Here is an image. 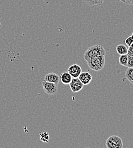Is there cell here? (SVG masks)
Wrapping results in <instances>:
<instances>
[{
	"label": "cell",
	"mask_w": 133,
	"mask_h": 148,
	"mask_svg": "<svg viewBox=\"0 0 133 148\" xmlns=\"http://www.w3.org/2000/svg\"><path fill=\"white\" fill-rule=\"evenodd\" d=\"M105 54L106 51L104 47L101 45H96L88 49L84 55V58L86 61H87L89 59L96 56H105Z\"/></svg>",
	"instance_id": "cell-1"
},
{
	"label": "cell",
	"mask_w": 133,
	"mask_h": 148,
	"mask_svg": "<svg viewBox=\"0 0 133 148\" xmlns=\"http://www.w3.org/2000/svg\"><path fill=\"white\" fill-rule=\"evenodd\" d=\"M89 67L95 71H101L105 64V56H98L91 58L87 61Z\"/></svg>",
	"instance_id": "cell-2"
},
{
	"label": "cell",
	"mask_w": 133,
	"mask_h": 148,
	"mask_svg": "<svg viewBox=\"0 0 133 148\" xmlns=\"http://www.w3.org/2000/svg\"><path fill=\"white\" fill-rule=\"evenodd\" d=\"M106 147L108 148H122L123 147L122 140L117 136H112L107 139Z\"/></svg>",
	"instance_id": "cell-3"
},
{
	"label": "cell",
	"mask_w": 133,
	"mask_h": 148,
	"mask_svg": "<svg viewBox=\"0 0 133 148\" xmlns=\"http://www.w3.org/2000/svg\"><path fill=\"white\" fill-rule=\"evenodd\" d=\"M42 87L44 92L50 95H54L57 92V84L44 80L42 83Z\"/></svg>",
	"instance_id": "cell-4"
},
{
	"label": "cell",
	"mask_w": 133,
	"mask_h": 148,
	"mask_svg": "<svg viewBox=\"0 0 133 148\" xmlns=\"http://www.w3.org/2000/svg\"><path fill=\"white\" fill-rule=\"evenodd\" d=\"M69 84L71 91L74 93L81 91L84 87V84L81 83L78 77L72 79V80Z\"/></svg>",
	"instance_id": "cell-5"
},
{
	"label": "cell",
	"mask_w": 133,
	"mask_h": 148,
	"mask_svg": "<svg viewBox=\"0 0 133 148\" xmlns=\"http://www.w3.org/2000/svg\"><path fill=\"white\" fill-rule=\"evenodd\" d=\"M81 72L82 69L81 67L76 64L71 65L68 69V73L72 76L73 78L78 77Z\"/></svg>",
	"instance_id": "cell-6"
},
{
	"label": "cell",
	"mask_w": 133,
	"mask_h": 148,
	"mask_svg": "<svg viewBox=\"0 0 133 148\" xmlns=\"http://www.w3.org/2000/svg\"><path fill=\"white\" fill-rule=\"evenodd\" d=\"M78 78L84 85L89 84L92 80V75L88 72H81Z\"/></svg>",
	"instance_id": "cell-7"
},
{
	"label": "cell",
	"mask_w": 133,
	"mask_h": 148,
	"mask_svg": "<svg viewBox=\"0 0 133 148\" xmlns=\"http://www.w3.org/2000/svg\"><path fill=\"white\" fill-rule=\"evenodd\" d=\"M44 80L58 84L60 81V76L54 73H48L45 76Z\"/></svg>",
	"instance_id": "cell-8"
},
{
	"label": "cell",
	"mask_w": 133,
	"mask_h": 148,
	"mask_svg": "<svg viewBox=\"0 0 133 148\" xmlns=\"http://www.w3.org/2000/svg\"><path fill=\"white\" fill-rule=\"evenodd\" d=\"M72 79V76L68 73H63L60 76V80L65 85L69 84Z\"/></svg>",
	"instance_id": "cell-9"
},
{
	"label": "cell",
	"mask_w": 133,
	"mask_h": 148,
	"mask_svg": "<svg viewBox=\"0 0 133 148\" xmlns=\"http://www.w3.org/2000/svg\"><path fill=\"white\" fill-rule=\"evenodd\" d=\"M116 51L119 55H124L128 54V49L124 45H119L116 47Z\"/></svg>",
	"instance_id": "cell-10"
},
{
	"label": "cell",
	"mask_w": 133,
	"mask_h": 148,
	"mask_svg": "<svg viewBox=\"0 0 133 148\" xmlns=\"http://www.w3.org/2000/svg\"><path fill=\"white\" fill-rule=\"evenodd\" d=\"M128 58L129 56L127 54L121 55L119 58V63L121 65L127 67L128 66Z\"/></svg>",
	"instance_id": "cell-11"
},
{
	"label": "cell",
	"mask_w": 133,
	"mask_h": 148,
	"mask_svg": "<svg viewBox=\"0 0 133 148\" xmlns=\"http://www.w3.org/2000/svg\"><path fill=\"white\" fill-rule=\"evenodd\" d=\"M83 2L90 6L101 5L103 3L104 0H82Z\"/></svg>",
	"instance_id": "cell-12"
},
{
	"label": "cell",
	"mask_w": 133,
	"mask_h": 148,
	"mask_svg": "<svg viewBox=\"0 0 133 148\" xmlns=\"http://www.w3.org/2000/svg\"><path fill=\"white\" fill-rule=\"evenodd\" d=\"M125 77L131 83L133 84V67L128 68L126 70Z\"/></svg>",
	"instance_id": "cell-13"
},
{
	"label": "cell",
	"mask_w": 133,
	"mask_h": 148,
	"mask_svg": "<svg viewBox=\"0 0 133 148\" xmlns=\"http://www.w3.org/2000/svg\"><path fill=\"white\" fill-rule=\"evenodd\" d=\"M40 140L43 143H48L50 140V135L49 133L47 132H43L40 133Z\"/></svg>",
	"instance_id": "cell-14"
},
{
	"label": "cell",
	"mask_w": 133,
	"mask_h": 148,
	"mask_svg": "<svg viewBox=\"0 0 133 148\" xmlns=\"http://www.w3.org/2000/svg\"><path fill=\"white\" fill-rule=\"evenodd\" d=\"M133 43V39L132 38V36H129V37H127L126 39H125V43L126 45L129 47L132 43Z\"/></svg>",
	"instance_id": "cell-15"
},
{
	"label": "cell",
	"mask_w": 133,
	"mask_h": 148,
	"mask_svg": "<svg viewBox=\"0 0 133 148\" xmlns=\"http://www.w3.org/2000/svg\"><path fill=\"white\" fill-rule=\"evenodd\" d=\"M128 55L129 56L133 58V43L129 47L128 51Z\"/></svg>",
	"instance_id": "cell-16"
},
{
	"label": "cell",
	"mask_w": 133,
	"mask_h": 148,
	"mask_svg": "<svg viewBox=\"0 0 133 148\" xmlns=\"http://www.w3.org/2000/svg\"><path fill=\"white\" fill-rule=\"evenodd\" d=\"M128 68L133 67V58L129 56L128 58Z\"/></svg>",
	"instance_id": "cell-17"
},
{
	"label": "cell",
	"mask_w": 133,
	"mask_h": 148,
	"mask_svg": "<svg viewBox=\"0 0 133 148\" xmlns=\"http://www.w3.org/2000/svg\"><path fill=\"white\" fill-rule=\"evenodd\" d=\"M125 3L133 5V0H125Z\"/></svg>",
	"instance_id": "cell-18"
},
{
	"label": "cell",
	"mask_w": 133,
	"mask_h": 148,
	"mask_svg": "<svg viewBox=\"0 0 133 148\" xmlns=\"http://www.w3.org/2000/svg\"><path fill=\"white\" fill-rule=\"evenodd\" d=\"M120 1H121L122 2H123V3H125V0H119Z\"/></svg>",
	"instance_id": "cell-19"
},
{
	"label": "cell",
	"mask_w": 133,
	"mask_h": 148,
	"mask_svg": "<svg viewBox=\"0 0 133 148\" xmlns=\"http://www.w3.org/2000/svg\"><path fill=\"white\" fill-rule=\"evenodd\" d=\"M1 27H2V25H1V21H0V29L1 28Z\"/></svg>",
	"instance_id": "cell-20"
},
{
	"label": "cell",
	"mask_w": 133,
	"mask_h": 148,
	"mask_svg": "<svg viewBox=\"0 0 133 148\" xmlns=\"http://www.w3.org/2000/svg\"><path fill=\"white\" fill-rule=\"evenodd\" d=\"M132 36V38H133V33H132V36Z\"/></svg>",
	"instance_id": "cell-21"
}]
</instances>
